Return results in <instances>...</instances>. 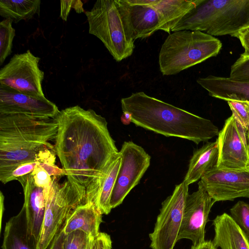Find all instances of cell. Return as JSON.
<instances>
[{"label":"cell","mask_w":249,"mask_h":249,"mask_svg":"<svg viewBox=\"0 0 249 249\" xmlns=\"http://www.w3.org/2000/svg\"><path fill=\"white\" fill-rule=\"evenodd\" d=\"M131 115L127 112H123L121 121L124 124H128L131 122Z\"/></svg>","instance_id":"cell-38"},{"label":"cell","mask_w":249,"mask_h":249,"mask_svg":"<svg viewBox=\"0 0 249 249\" xmlns=\"http://www.w3.org/2000/svg\"><path fill=\"white\" fill-rule=\"evenodd\" d=\"M230 78L237 81L249 82V57H240L231 67Z\"/></svg>","instance_id":"cell-29"},{"label":"cell","mask_w":249,"mask_h":249,"mask_svg":"<svg viewBox=\"0 0 249 249\" xmlns=\"http://www.w3.org/2000/svg\"><path fill=\"white\" fill-rule=\"evenodd\" d=\"M200 181L215 202L249 198V169H220L215 166Z\"/></svg>","instance_id":"cell-13"},{"label":"cell","mask_w":249,"mask_h":249,"mask_svg":"<svg viewBox=\"0 0 249 249\" xmlns=\"http://www.w3.org/2000/svg\"><path fill=\"white\" fill-rule=\"evenodd\" d=\"M218 157L217 140L208 142L200 148L195 150L190 160L183 181L189 185L201 179L208 171L216 165Z\"/></svg>","instance_id":"cell-21"},{"label":"cell","mask_w":249,"mask_h":249,"mask_svg":"<svg viewBox=\"0 0 249 249\" xmlns=\"http://www.w3.org/2000/svg\"><path fill=\"white\" fill-rule=\"evenodd\" d=\"M214 203L199 181L197 190L187 197L178 241L187 239L194 245L205 240V227Z\"/></svg>","instance_id":"cell-14"},{"label":"cell","mask_w":249,"mask_h":249,"mask_svg":"<svg viewBox=\"0 0 249 249\" xmlns=\"http://www.w3.org/2000/svg\"><path fill=\"white\" fill-rule=\"evenodd\" d=\"M249 26V0H200L171 31H199L214 36L236 37Z\"/></svg>","instance_id":"cell-4"},{"label":"cell","mask_w":249,"mask_h":249,"mask_svg":"<svg viewBox=\"0 0 249 249\" xmlns=\"http://www.w3.org/2000/svg\"><path fill=\"white\" fill-rule=\"evenodd\" d=\"M2 249H38V241L30 231L25 207L6 222Z\"/></svg>","instance_id":"cell-19"},{"label":"cell","mask_w":249,"mask_h":249,"mask_svg":"<svg viewBox=\"0 0 249 249\" xmlns=\"http://www.w3.org/2000/svg\"><path fill=\"white\" fill-rule=\"evenodd\" d=\"M91 249H112L110 236L107 233L100 232L93 240Z\"/></svg>","instance_id":"cell-33"},{"label":"cell","mask_w":249,"mask_h":249,"mask_svg":"<svg viewBox=\"0 0 249 249\" xmlns=\"http://www.w3.org/2000/svg\"><path fill=\"white\" fill-rule=\"evenodd\" d=\"M39 163L36 166L31 173L34 182L37 186L48 189L51 186L52 177Z\"/></svg>","instance_id":"cell-31"},{"label":"cell","mask_w":249,"mask_h":249,"mask_svg":"<svg viewBox=\"0 0 249 249\" xmlns=\"http://www.w3.org/2000/svg\"><path fill=\"white\" fill-rule=\"evenodd\" d=\"M123 112L131 115V123L166 137H175L198 144L218 136V128L207 119L147 95L133 93L121 100Z\"/></svg>","instance_id":"cell-3"},{"label":"cell","mask_w":249,"mask_h":249,"mask_svg":"<svg viewBox=\"0 0 249 249\" xmlns=\"http://www.w3.org/2000/svg\"><path fill=\"white\" fill-rule=\"evenodd\" d=\"M128 37L133 41L165 32L163 20L148 0H115Z\"/></svg>","instance_id":"cell-12"},{"label":"cell","mask_w":249,"mask_h":249,"mask_svg":"<svg viewBox=\"0 0 249 249\" xmlns=\"http://www.w3.org/2000/svg\"><path fill=\"white\" fill-rule=\"evenodd\" d=\"M59 112L55 104L46 97L29 96L0 85V114L54 118Z\"/></svg>","instance_id":"cell-15"},{"label":"cell","mask_w":249,"mask_h":249,"mask_svg":"<svg viewBox=\"0 0 249 249\" xmlns=\"http://www.w3.org/2000/svg\"><path fill=\"white\" fill-rule=\"evenodd\" d=\"M40 0H0V15L15 23L29 20L35 14H39Z\"/></svg>","instance_id":"cell-24"},{"label":"cell","mask_w":249,"mask_h":249,"mask_svg":"<svg viewBox=\"0 0 249 249\" xmlns=\"http://www.w3.org/2000/svg\"><path fill=\"white\" fill-rule=\"evenodd\" d=\"M85 15L89 33L103 42L116 61L132 54L134 41L126 35L115 0H98L90 10L85 12Z\"/></svg>","instance_id":"cell-7"},{"label":"cell","mask_w":249,"mask_h":249,"mask_svg":"<svg viewBox=\"0 0 249 249\" xmlns=\"http://www.w3.org/2000/svg\"><path fill=\"white\" fill-rule=\"evenodd\" d=\"M188 190L189 185L183 181L162 202L154 231L149 234L152 249H174L178 241Z\"/></svg>","instance_id":"cell-8"},{"label":"cell","mask_w":249,"mask_h":249,"mask_svg":"<svg viewBox=\"0 0 249 249\" xmlns=\"http://www.w3.org/2000/svg\"><path fill=\"white\" fill-rule=\"evenodd\" d=\"M39 163L38 161H34L20 164L10 172L0 176V181L2 183L6 184L11 181L18 180L19 178L32 173L36 166Z\"/></svg>","instance_id":"cell-30"},{"label":"cell","mask_w":249,"mask_h":249,"mask_svg":"<svg viewBox=\"0 0 249 249\" xmlns=\"http://www.w3.org/2000/svg\"><path fill=\"white\" fill-rule=\"evenodd\" d=\"M231 111L232 116L249 133V102L230 100L227 101Z\"/></svg>","instance_id":"cell-27"},{"label":"cell","mask_w":249,"mask_h":249,"mask_svg":"<svg viewBox=\"0 0 249 249\" xmlns=\"http://www.w3.org/2000/svg\"><path fill=\"white\" fill-rule=\"evenodd\" d=\"M102 214L93 203L87 201L69 216L63 226V231L66 235L80 230L87 233L89 238L94 239L100 233Z\"/></svg>","instance_id":"cell-20"},{"label":"cell","mask_w":249,"mask_h":249,"mask_svg":"<svg viewBox=\"0 0 249 249\" xmlns=\"http://www.w3.org/2000/svg\"><path fill=\"white\" fill-rule=\"evenodd\" d=\"M248 139H249V134H248Z\"/></svg>","instance_id":"cell-40"},{"label":"cell","mask_w":249,"mask_h":249,"mask_svg":"<svg viewBox=\"0 0 249 249\" xmlns=\"http://www.w3.org/2000/svg\"><path fill=\"white\" fill-rule=\"evenodd\" d=\"M222 46L218 39L199 31L174 32L161 45L159 55L160 71L163 75L176 74L216 56Z\"/></svg>","instance_id":"cell-5"},{"label":"cell","mask_w":249,"mask_h":249,"mask_svg":"<svg viewBox=\"0 0 249 249\" xmlns=\"http://www.w3.org/2000/svg\"><path fill=\"white\" fill-rule=\"evenodd\" d=\"M64 236L63 227L53 240L50 249H63Z\"/></svg>","instance_id":"cell-36"},{"label":"cell","mask_w":249,"mask_h":249,"mask_svg":"<svg viewBox=\"0 0 249 249\" xmlns=\"http://www.w3.org/2000/svg\"><path fill=\"white\" fill-rule=\"evenodd\" d=\"M83 3L80 0H61L60 17L64 21H67L71 7L74 9L76 13L84 12Z\"/></svg>","instance_id":"cell-32"},{"label":"cell","mask_w":249,"mask_h":249,"mask_svg":"<svg viewBox=\"0 0 249 249\" xmlns=\"http://www.w3.org/2000/svg\"><path fill=\"white\" fill-rule=\"evenodd\" d=\"M196 82L213 97L226 101L249 102V82H239L230 77L213 75L199 78Z\"/></svg>","instance_id":"cell-18"},{"label":"cell","mask_w":249,"mask_h":249,"mask_svg":"<svg viewBox=\"0 0 249 249\" xmlns=\"http://www.w3.org/2000/svg\"></svg>","instance_id":"cell-41"},{"label":"cell","mask_w":249,"mask_h":249,"mask_svg":"<svg viewBox=\"0 0 249 249\" xmlns=\"http://www.w3.org/2000/svg\"><path fill=\"white\" fill-rule=\"evenodd\" d=\"M89 237L80 230L65 234L63 249H87Z\"/></svg>","instance_id":"cell-28"},{"label":"cell","mask_w":249,"mask_h":249,"mask_svg":"<svg viewBox=\"0 0 249 249\" xmlns=\"http://www.w3.org/2000/svg\"><path fill=\"white\" fill-rule=\"evenodd\" d=\"M13 21L5 19L0 22V65L11 54L13 39L16 35L15 29L12 27Z\"/></svg>","instance_id":"cell-25"},{"label":"cell","mask_w":249,"mask_h":249,"mask_svg":"<svg viewBox=\"0 0 249 249\" xmlns=\"http://www.w3.org/2000/svg\"><path fill=\"white\" fill-rule=\"evenodd\" d=\"M40 58L29 50L16 54L0 70V85L29 96L44 98V73L38 66Z\"/></svg>","instance_id":"cell-9"},{"label":"cell","mask_w":249,"mask_h":249,"mask_svg":"<svg viewBox=\"0 0 249 249\" xmlns=\"http://www.w3.org/2000/svg\"><path fill=\"white\" fill-rule=\"evenodd\" d=\"M39 164L51 177L66 176L65 171L54 164L48 163H39Z\"/></svg>","instance_id":"cell-35"},{"label":"cell","mask_w":249,"mask_h":249,"mask_svg":"<svg viewBox=\"0 0 249 249\" xmlns=\"http://www.w3.org/2000/svg\"><path fill=\"white\" fill-rule=\"evenodd\" d=\"M231 216L249 237V204L239 201L230 210Z\"/></svg>","instance_id":"cell-26"},{"label":"cell","mask_w":249,"mask_h":249,"mask_svg":"<svg viewBox=\"0 0 249 249\" xmlns=\"http://www.w3.org/2000/svg\"><path fill=\"white\" fill-rule=\"evenodd\" d=\"M236 37L239 39L244 49V52L241 54L240 56L249 57V26L241 29Z\"/></svg>","instance_id":"cell-34"},{"label":"cell","mask_w":249,"mask_h":249,"mask_svg":"<svg viewBox=\"0 0 249 249\" xmlns=\"http://www.w3.org/2000/svg\"><path fill=\"white\" fill-rule=\"evenodd\" d=\"M55 118L0 114V176L25 163L54 164Z\"/></svg>","instance_id":"cell-2"},{"label":"cell","mask_w":249,"mask_h":249,"mask_svg":"<svg viewBox=\"0 0 249 249\" xmlns=\"http://www.w3.org/2000/svg\"><path fill=\"white\" fill-rule=\"evenodd\" d=\"M93 240H94V239L89 238V242L87 249H91L92 243V241Z\"/></svg>","instance_id":"cell-39"},{"label":"cell","mask_w":249,"mask_h":249,"mask_svg":"<svg viewBox=\"0 0 249 249\" xmlns=\"http://www.w3.org/2000/svg\"><path fill=\"white\" fill-rule=\"evenodd\" d=\"M54 118L58 130L54 147L62 169L87 188L119 152L107 123L94 110L78 105L59 111Z\"/></svg>","instance_id":"cell-1"},{"label":"cell","mask_w":249,"mask_h":249,"mask_svg":"<svg viewBox=\"0 0 249 249\" xmlns=\"http://www.w3.org/2000/svg\"><path fill=\"white\" fill-rule=\"evenodd\" d=\"M120 152L122 162L110 197L111 209L122 204L139 183L150 164V155L142 147L131 141L124 142Z\"/></svg>","instance_id":"cell-10"},{"label":"cell","mask_w":249,"mask_h":249,"mask_svg":"<svg viewBox=\"0 0 249 249\" xmlns=\"http://www.w3.org/2000/svg\"><path fill=\"white\" fill-rule=\"evenodd\" d=\"M220 169L248 170L249 140L247 131L232 115L225 121L217 138Z\"/></svg>","instance_id":"cell-11"},{"label":"cell","mask_w":249,"mask_h":249,"mask_svg":"<svg viewBox=\"0 0 249 249\" xmlns=\"http://www.w3.org/2000/svg\"><path fill=\"white\" fill-rule=\"evenodd\" d=\"M61 177H52L38 249H47L69 216L76 208L87 202L86 187L70 175L60 183Z\"/></svg>","instance_id":"cell-6"},{"label":"cell","mask_w":249,"mask_h":249,"mask_svg":"<svg viewBox=\"0 0 249 249\" xmlns=\"http://www.w3.org/2000/svg\"><path fill=\"white\" fill-rule=\"evenodd\" d=\"M122 162L120 151L110 160L103 170L102 176L93 183L97 194L98 208L103 214L111 211L110 199Z\"/></svg>","instance_id":"cell-22"},{"label":"cell","mask_w":249,"mask_h":249,"mask_svg":"<svg viewBox=\"0 0 249 249\" xmlns=\"http://www.w3.org/2000/svg\"><path fill=\"white\" fill-rule=\"evenodd\" d=\"M214 235L212 241L220 249H249V237L233 220L224 213L213 221Z\"/></svg>","instance_id":"cell-17"},{"label":"cell","mask_w":249,"mask_h":249,"mask_svg":"<svg viewBox=\"0 0 249 249\" xmlns=\"http://www.w3.org/2000/svg\"><path fill=\"white\" fill-rule=\"evenodd\" d=\"M200 0H148L158 11L165 24V32L172 29Z\"/></svg>","instance_id":"cell-23"},{"label":"cell","mask_w":249,"mask_h":249,"mask_svg":"<svg viewBox=\"0 0 249 249\" xmlns=\"http://www.w3.org/2000/svg\"><path fill=\"white\" fill-rule=\"evenodd\" d=\"M191 249H218L213 244L212 241L205 240L199 244L193 245Z\"/></svg>","instance_id":"cell-37"},{"label":"cell","mask_w":249,"mask_h":249,"mask_svg":"<svg viewBox=\"0 0 249 249\" xmlns=\"http://www.w3.org/2000/svg\"><path fill=\"white\" fill-rule=\"evenodd\" d=\"M24 192L27 223L30 231L38 241L43 226L46 204V196L49 188L37 186L31 174L19 178Z\"/></svg>","instance_id":"cell-16"}]
</instances>
